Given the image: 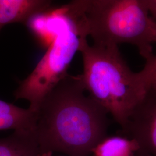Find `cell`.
I'll return each instance as SVG.
<instances>
[{
	"mask_svg": "<svg viewBox=\"0 0 156 156\" xmlns=\"http://www.w3.org/2000/svg\"><path fill=\"white\" fill-rule=\"evenodd\" d=\"M144 2L150 14L156 19V0H144Z\"/></svg>",
	"mask_w": 156,
	"mask_h": 156,
	"instance_id": "obj_10",
	"label": "cell"
},
{
	"mask_svg": "<svg viewBox=\"0 0 156 156\" xmlns=\"http://www.w3.org/2000/svg\"><path fill=\"white\" fill-rule=\"evenodd\" d=\"M42 153L33 129L15 131L11 135L0 138V156H51Z\"/></svg>",
	"mask_w": 156,
	"mask_h": 156,
	"instance_id": "obj_7",
	"label": "cell"
},
{
	"mask_svg": "<svg viewBox=\"0 0 156 156\" xmlns=\"http://www.w3.org/2000/svg\"><path fill=\"white\" fill-rule=\"evenodd\" d=\"M55 35L45 55L32 73L20 83L14 95L30 102L29 109L37 111L42 101L67 73V69L87 38L60 9L56 13Z\"/></svg>",
	"mask_w": 156,
	"mask_h": 156,
	"instance_id": "obj_4",
	"label": "cell"
},
{
	"mask_svg": "<svg viewBox=\"0 0 156 156\" xmlns=\"http://www.w3.org/2000/svg\"><path fill=\"white\" fill-rule=\"evenodd\" d=\"M84 91L81 75L67 74L42 101L33 132L42 153L90 156L108 136V113Z\"/></svg>",
	"mask_w": 156,
	"mask_h": 156,
	"instance_id": "obj_1",
	"label": "cell"
},
{
	"mask_svg": "<svg viewBox=\"0 0 156 156\" xmlns=\"http://www.w3.org/2000/svg\"><path fill=\"white\" fill-rule=\"evenodd\" d=\"M123 131L137 142L141 154L156 156V95L150 90Z\"/></svg>",
	"mask_w": 156,
	"mask_h": 156,
	"instance_id": "obj_5",
	"label": "cell"
},
{
	"mask_svg": "<svg viewBox=\"0 0 156 156\" xmlns=\"http://www.w3.org/2000/svg\"><path fill=\"white\" fill-rule=\"evenodd\" d=\"M61 9L94 44H128L135 46L146 62L155 57L156 20L144 0H76Z\"/></svg>",
	"mask_w": 156,
	"mask_h": 156,
	"instance_id": "obj_3",
	"label": "cell"
},
{
	"mask_svg": "<svg viewBox=\"0 0 156 156\" xmlns=\"http://www.w3.org/2000/svg\"><path fill=\"white\" fill-rule=\"evenodd\" d=\"M150 90L154 94L156 95V72H155V74H154V78H153L152 83H151V85Z\"/></svg>",
	"mask_w": 156,
	"mask_h": 156,
	"instance_id": "obj_11",
	"label": "cell"
},
{
	"mask_svg": "<svg viewBox=\"0 0 156 156\" xmlns=\"http://www.w3.org/2000/svg\"><path fill=\"white\" fill-rule=\"evenodd\" d=\"M85 90L110 113L122 130L151 89L156 72L154 58L134 73L121 56L117 46H82ZM156 57V56H155Z\"/></svg>",
	"mask_w": 156,
	"mask_h": 156,
	"instance_id": "obj_2",
	"label": "cell"
},
{
	"mask_svg": "<svg viewBox=\"0 0 156 156\" xmlns=\"http://www.w3.org/2000/svg\"><path fill=\"white\" fill-rule=\"evenodd\" d=\"M154 64H155V66L156 67V56L155 57V58H154Z\"/></svg>",
	"mask_w": 156,
	"mask_h": 156,
	"instance_id": "obj_12",
	"label": "cell"
},
{
	"mask_svg": "<svg viewBox=\"0 0 156 156\" xmlns=\"http://www.w3.org/2000/svg\"><path fill=\"white\" fill-rule=\"evenodd\" d=\"M51 4L46 0H0V31L11 23L27 22L48 11Z\"/></svg>",
	"mask_w": 156,
	"mask_h": 156,
	"instance_id": "obj_6",
	"label": "cell"
},
{
	"mask_svg": "<svg viewBox=\"0 0 156 156\" xmlns=\"http://www.w3.org/2000/svg\"><path fill=\"white\" fill-rule=\"evenodd\" d=\"M139 151V145L133 139L107 136L95 147L90 156H134Z\"/></svg>",
	"mask_w": 156,
	"mask_h": 156,
	"instance_id": "obj_9",
	"label": "cell"
},
{
	"mask_svg": "<svg viewBox=\"0 0 156 156\" xmlns=\"http://www.w3.org/2000/svg\"><path fill=\"white\" fill-rule=\"evenodd\" d=\"M36 120L37 112L0 100V130L33 129Z\"/></svg>",
	"mask_w": 156,
	"mask_h": 156,
	"instance_id": "obj_8",
	"label": "cell"
}]
</instances>
